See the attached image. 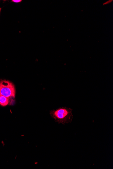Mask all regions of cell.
Masks as SVG:
<instances>
[{
	"label": "cell",
	"mask_w": 113,
	"mask_h": 169,
	"mask_svg": "<svg viewBox=\"0 0 113 169\" xmlns=\"http://www.w3.org/2000/svg\"><path fill=\"white\" fill-rule=\"evenodd\" d=\"M73 109L66 107L60 108L55 110L52 111L51 115L58 122L65 125L71 123L73 121Z\"/></svg>",
	"instance_id": "1"
},
{
	"label": "cell",
	"mask_w": 113,
	"mask_h": 169,
	"mask_svg": "<svg viewBox=\"0 0 113 169\" xmlns=\"http://www.w3.org/2000/svg\"><path fill=\"white\" fill-rule=\"evenodd\" d=\"M15 89L14 84L9 81L0 80V95L7 98H14Z\"/></svg>",
	"instance_id": "2"
},
{
	"label": "cell",
	"mask_w": 113,
	"mask_h": 169,
	"mask_svg": "<svg viewBox=\"0 0 113 169\" xmlns=\"http://www.w3.org/2000/svg\"><path fill=\"white\" fill-rule=\"evenodd\" d=\"M8 99L7 98L0 95V105L2 106H5L8 104Z\"/></svg>",
	"instance_id": "3"
},
{
	"label": "cell",
	"mask_w": 113,
	"mask_h": 169,
	"mask_svg": "<svg viewBox=\"0 0 113 169\" xmlns=\"http://www.w3.org/2000/svg\"><path fill=\"white\" fill-rule=\"evenodd\" d=\"M22 1L21 0H13L12 1L15 2V3H18V2H20Z\"/></svg>",
	"instance_id": "4"
},
{
	"label": "cell",
	"mask_w": 113,
	"mask_h": 169,
	"mask_svg": "<svg viewBox=\"0 0 113 169\" xmlns=\"http://www.w3.org/2000/svg\"><path fill=\"white\" fill-rule=\"evenodd\" d=\"M1 7H0V14H1Z\"/></svg>",
	"instance_id": "5"
}]
</instances>
